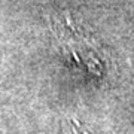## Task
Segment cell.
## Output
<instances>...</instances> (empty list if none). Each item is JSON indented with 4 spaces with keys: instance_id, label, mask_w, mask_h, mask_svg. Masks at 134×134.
I'll return each instance as SVG.
<instances>
[{
    "instance_id": "cell-1",
    "label": "cell",
    "mask_w": 134,
    "mask_h": 134,
    "mask_svg": "<svg viewBox=\"0 0 134 134\" xmlns=\"http://www.w3.org/2000/svg\"><path fill=\"white\" fill-rule=\"evenodd\" d=\"M58 37L60 40L63 39L67 52L70 54V57L76 60L77 64L83 66L92 75L100 76L101 70H103L100 55L97 52V49L92 48V45L88 43L85 37L77 36V33H75V29H72V25H63V27L60 25Z\"/></svg>"
}]
</instances>
